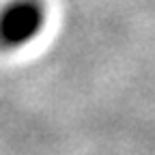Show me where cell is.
I'll list each match as a JSON object with an SVG mask.
<instances>
[{"mask_svg":"<svg viewBox=\"0 0 155 155\" xmlns=\"http://www.w3.org/2000/svg\"><path fill=\"white\" fill-rule=\"evenodd\" d=\"M48 26L45 0H9L0 7V50L26 48Z\"/></svg>","mask_w":155,"mask_h":155,"instance_id":"cell-1","label":"cell"}]
</instances>
